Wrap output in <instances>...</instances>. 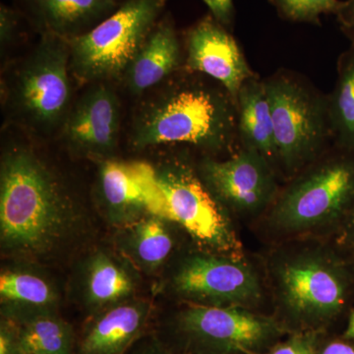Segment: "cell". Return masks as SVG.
Wrapping results in <instances>:
<instances>
[{
	"instance_id": "obj_30",
	"label": "cell",
	"mask_w": 354,
	"mask_h": 354,
	"mask_svg": "<svg viewBox=\"0 0 354 354\" xmlns=\"http://www.w3.org/2000/svg\"><path fill=\"white\" fill-rule=\"evenodd\" d=\"M209 7L212 15L225 28L230 27L234 19V0H203Z\"/></svg>"
},
{
	"instance_id": "obj_15",
	"label": "cell",
	"mask_w": 354,
	"mask_h": 354,
	"mask_svg": "<svg viewBox=\"0 0 354 354\" xmlns=\"http://www.w3.org/2000/svg\"><path fill=\"white\" fill-rule=\"evenodd\" d=\"M152 306L127 300L92 315L77 341V354H125L144 335Z\"/></svg>"
},
{
	"instance_id": "obj_20",
	"label": "cell",
	"mask_w": 354,
	"mask_h": 354,
	"mask_svg": "<svg viewBox=\"0 0 354 354\" xmlns=\"http://www.w3.org/2000/svg\"><path fill=\"white\" fill-rule=\"evenodd\" d=\"M2 317L19 322L28 317L55 311L58 293L55 286L38 272L9 269L0 276Z\"/></svg>"
},
{
	"instance_id": "obj_17",
	"label": "cell",
	"mask_w": 354,
	"mask_h": 354,
	"mask_svg": "<svg viewBox=\"0 0 354 354\" xmlns=\"http://www.w3.org/2000/svg\"><path fill=\"white\" fill-rule=\"evenodd\" d=\"M181 46L171 16L160 18L122 78L133 95L150 90L178 68Z\"/></svg>"
},
{
	"instance_id": "obj_11",
	"label": "cell",
	"mask_w": 354,
	"mask_h": 354,
	"mask_svg": "<svg viewBox=\"0 0 354 354\" xmlns=\"http://www.w3.org/2000/svg\"><path fill=\"white\" fill-rule=\"evenodd\" d=\"M198 174L232 220L252 227L264 216L279 190L281 177L260 153L241 148L225 160L203 158Z\"/></svg>"
},
{
	"instance_id": "obj_3",
	"label": "cell",
	"mask_w": 354,
	"mask_h": 354,
	"mask_svg": "<svg viewBox=\"0 0 354 354\" xmlns=\"http://www.w3.org/2000/svg\"><path fill=\"white\" fill-rule=\"evenodd\" d=\"M354 209V151L324 153L286 181L252 230L268 246L295 239H332Z\"/></svg>"
},
{
	"instance_id": "obj_16",
	"label": "cell",
	"mask_w": 354,
	"mask_h": 354,
	"mask_svg": "<svg viewBox=\"0 0 354 354\" xmlns=\"http://www.w3.org/2000/svg\"><path fill=\"white\" fill-rule=\"evenodd\" d=\"M21 3L41 34L65 39L90 31L120 6L114 0H21Z\"/></svg>"
},
{
	"instance_id": "obj_14",
	"label": "cell",
	"mask_w": 354,
	"mask_h": 354,
	"mask_svg": "<svg viewBox=\"0 0 354 354\" xmlns=\"http://www.w3.org/2000/svg\"><path fill=\"white\" fill-rule=\"evenodd\" d=\"M120 127V100L113 88L100 84L86 92L67 113L62 134L74 150L106 158L118 147Z\"/></svg>"
},
{
	"instance_id": "obj_10",
	"label": "cell",
	"mask_w": 354,
	"mask_h": 354,
	"mask_svg": "<svg viewBox=\"0 0 354 354\" xmlns=\"http://www.w3.org/2000/svg\"><path fill=\"white\" fill-rule=\"evenodd\" d=\"M16 76L11 91L15 113L28 127L50 131L64 123L70 102V46L44 32Z\"/></svg>"
},
{
	"instance_id": "obj_8",
	"label": "cell",
	"mask_w": 354,
	"mask_h": 354,
	"mask_svg": "<svg viewBox=\"0 0 354 354\" xmlns=\"http://www.w3.org/2000/svg\"><path fill=\"white\" fill-rule=\"evenodd\" d=\"M167 3V0H124L90 31L67 39L72 75L81 84L123 77Z\"/></svg>"
},
{
	"instance_id": "obj_28",
	"label": "cell",
	"mask_w": 354,
	"mask_h": 354,
	"mask_svg": "<svg viewBox=\"0 0 354 354\" xmlns=\"http://www.w3.org/2000/svg\"><path fill=\"white\" fill-rule=\"evenodd\" d=\"M125 354H180L171 348L160 337L153 335H144L135 342Z\"/></svg>"
},
{
	"instance_id": "obj_13",
	"label": "cell",
	"mask_w": 354,
	"mask_h": 354,
	"mask_svg": "<svg viewBox=\"0 0 354 354\" xmlns=\"http://www.w3.org/2000/svg\"><path fill=\"white\" fill-rule=\"evenodd\" d=\"M187 67L218 81L237 104L239 91L254 73L234 37L212 14L186 32Z\"/></svg>"
},
{
	"instance_id": "obj_25",
	"label": "cell",
	"mask_w": 354,
	"mask_h": 354,
	"mask_svg": "<svg viewBox=\"0 0 354 354\" xmlns=\"http://www.w3.org/2000/svg\"><path fill=\"white\" fill-rule=\"evenodd\" d=\"M324 333L293 332L261 354H318Z\"/></svg>"
},
{
	"instance_id": "obj_27",
	"label": "cell",
	"mask_w": 354,
	"mask_h": 354,
	"mask_svg": "<svg viewBox=\"0 0 354 354\" xmlns=\"http://www.w3.org/2000/svg\"><path fill=\"white\" fill-rule=\"evenodd\" d=\"M20 12L15 9L1 4L0 6V41L1 46L12 43L19 25Z\"/></svg>"
},
{
	"instance_id": "obj_26",
	"label": "cell",
	"mask_w": 354,
	"mask_h": 354,
	"mask_svg": "<svg viewBox=\"0 0 354 354\" xmlns=\"http://www.w3.org/2000/svg\"><path fill=\"white\" fill-rule=\"evenodd\" d=\"M0 354H23L17 324L6 317L0 322Z\"/></svg>"
},
{
	"instance_id": "obj_33",
	"label": "cell",
	"mask_w": 354,
	"mask_h": 354,
	"mask_svg": "<svg viewBox=\"0 0 354 354\" xmlns=\"http://www.w3.org/2000/svg\"><path fill=\"white\" fill-rule=\"evenodd\" d=\"M342 337L354 341V308L349 313L348 326Z\"/></svg>"
},
{
	"instance_id": "obj_21",
	"label": "cell",
	"mask_w": 354,
	"mask_h": 354,
	"mask_svg": "<svg viewBox=\"0 0 354 354\" xmlns=\"http://www.w3.org/2000/svg\"><path fill=\"white\" fill-rule=\"evenodd\" d=\"M172 227L176 225L160 216L147 215L121 227L118 246L123 255L142 271H157L169 260L176 248Z\"/></svg>"
},
{
	"instance_id": "obj_18",
	"label": "cell",
	"mask_w": 354,
	"mask_h": 354,
	"mask_svg": "<svg viewBox=\"0 0 354 354\" xmlns=\"http://www.w3.org/2000/svg\"><path fill=\"white\" fill-rule=\"evenodd\" d=\"M236 109L237 136L242 148L260 153L279 176L278 150L264 81L256 76L248 79L239 91Z\"/></svg>"
},
{
	"instance_id": "obj_12",
	"label": "cell",
	"mask_w": 354,
	"mask_h": 354,
	"mask_svg": "<svg viewBox=\"0 0 354 354\" xmlns=\"http://www.w3.org/2000/svg\"><path fill=\"white\" fill-rule=\"evenodd\" d=\"M97 193L106 218L116 227H127L147 215L158 216L160 195L153 165L102 160Z\"/></svg>"
},
{
	"instance_id": "obj_2",
	"label": "cell",
	"mask_w": 354,
	"mask_h": 354,
	"mask_svg": "<svg viewBox=\"0 0 354 354\" xmlns=\"http://www.w3.org/2000/svg\"><path fill=\"white\" fill-rule=\"evenodd\" d=\"M81 223L80 207L43 158L27 147L6 151L0 167L2 253L50 258L75 236Z\"/></svg>"
},
{
	"instance_id": "obj_4",
	"label": "cell",
	"mask_w": 354,
	"mask_h": 354,
	"mask_svg": "<svg viewBox=\"0 0 354 354\" xmlns=\"http://www.w3.org/2000/svg\"><path fill=\"white\" fill-rule=\"evenodd\" d=\"M237 136V109L227 91L202 82L174 84L151 100L133 125L137 150L188 144L209 153L230 151Z\"/></svg>"
},
{
	"instance_id": "obj_31",
	"label": "cell",
	"mask_w": 354,
	"mask_h": 354,
	"mask_svg": "<svg viewBox=\"0 0 354 354\" xmlns=\"http://www.w3.org/2000/svg\"><path fill=\"white\" fill-rule=\"evenodd\" d=\"M318 354H354V341L342 337L323 342L321 337Z\"/></svg>"
},
{
	"instance_id": "obj_32",
	"label": "cell",
	"mask_w": 354,
	"mask_h": 354,
	"mask_svg": "<svg viewBox=\"0 0 354 354\" xmlns=\"http://www.w3.org/2000/svg\"><path fill=\"white\" fill-rule=\"evenodd\" d=\"M337 20L349 34L354 32V0H346L337 14Z\"/></svg>"
},
{
	"instance_id": "obj_29",
	"label": "cell",
	"mask_w": 354,
	"mask_h": 354,
	"mask_svg": "<svg viewBox=\"0 0 354 354\" xmlns=\"http://www.w3.org/2000/svg\"><path fill=\"white\" fill-rule=\"evenodd\" d=\"M332 239L354 262V209Z\"/></svg>"
},
{
	"instance_id": "obj_22",
	"label": "cell",
	"mask_w": 354,
	"mask_h": 354,
	"mask_svg": "<svg viewBox=\"0 0 354 354\" xmlns=\"http://www.w3.org/2000/svg\"><path fill=\"white\" fill-rule=\"evenodd\" d=\"M15 323L23 354H77L75 334L57 311L36 314Z\"/></svg>"
},
{
	"instance_id": "obj_7",
	"label": "cell",
	"mask_w": 354,
	"mask_h": 354,
	"mask_svg": "<svg viewBox=\"0 0 354 354\" xmlns=\"http://www.w3.org/2000/svg\"><path fill=\"white\" fill-rule=\"evenodd\" d=\"M155 171L160 195L158 216L181 228L198 248L245 255L234 221L203 183L196 167L185 158H171Z\"/></svg>"
},
{
	"instance_id": "obj_1",
	"label": "cell",
	"mask_w": 354,
	"mask_h": 354,
	"mask_svg": "<svg viewBox=\"0 0 354 354\" xmlns=\"http://www.w3.org/2000/svg\"><path fill=\"white\" fill-rule=\"evenodd\" d=\"M260 259L272 315L290 333H325L353 300L354 262L332 239L272 244Z\"/></svg>"
},
{
	"instance_id": "obj_6",
	"label": "cell",
	"mask_w": 354,
	"mask_h": 354,
	"mask_svg": "<svg viewBox=\"0 0 354 354\" xmlns=\"http://www.w3.org/2000/svg\"><path fill=\"white\" fill-rule=\"evenodd\" d=\"M169 329L180 354H261L290 334L272 314L195 304H183Z\"/></svg>"
},
{
	"instance_id": "obj_34",
	"label": "cell",
	"mask_w": 354,
	"mask_h": 354,
	"mask_svg": "<svg viewBox=\"0 0 354 354\" xmlns=\"http://www.w3.org/2000/svg\"><path fill=\"white\" fill-rule=\"evenodd\" d=\"M351 39H353V46H351V50L354 51V32L353 34H351Z\"/></svg>"
},
{
	"instance_id": "obj_19",
	"label": "cell",
	"mask_w": 354,
	"mask_h": 354,
	"mask_svg": "<svg viewBox=\"0 0 354 354\" xmlns=\"http://www.w3.org/2000/svg\"><path fill=\"white\" fill-rule=\"evenodd\" d=\"M83 297L91 315L129 300L136 288L132 272L120 260L97 251L86 261Z\"/></svg>"
},
{
	"instance_id": "obj_35",
	"label": "cell",
	"mask_w": 354,
	"mask_h": 354,
	"mask_svg": "<svg viewBox=\"0 0 354 354\" xmlns=\"http://www.w3.org/2000/svg\"><path fill=\"white\" fill-rule=\"evenodd\" d=\"M114 1H118V0H114Z\"/></svg>"
},
{
	"instance_id": "obj_24",
	"label": "cell",
	"mask_w": 354,
	"mask_h": 354,
	"mask_svg": "<svg viewBox=\"0 0 354 354\" xmlns=\"http://www.w3.org/2000/svg\"><path fill=\"white\" fill-rule=\"evenodd\" d=\"M270 2L285 19L311 24H320L322 15H337L344 4L341 0H270Z\"/></svg>"
},
{
	"instance_id": "obj_9",
	"label": "cell",
	"mask_w": 354,
	"mask_h": 354,
	"mask_svg": "<svg viewBox=\"0 0 354 354\" xmlns=\"http://www.w3.org/2000/svg\"><path fill=\"white\" fill-rule=\"evenodd\" d=\"M278 150L279 176L286 181L327 152L332 140L328 99L293 77L264 81Z\"/></svg>"
},
{
	"instance_id": "obj_23",
	"label": "cell",
	"mask_w": 354,
	"mask_h": 354,
	"mask_svg": "<svg viewBox=\"0 0 354 354\" xmlns=\"http://www.w3.org/2000/svg\"><path fill=\"white\" fill-rule=\"evenodd\" d=\"M328 115L334 146L354 151V51L351 48L339 60L337 84L328 97Z\"/></svg>"
},
{
	"instance_id": "obj_5",
	"label": "cell",
	"mask_w": 354,
	"mask_h": 354,
	"mask_svg": "<svg viewBox=\"0 0 354 354\" xmlns=\"http://www.w3.org/2000/svg\"><path fill=\"white\" fill-rule=\"evenodd\" d=\"M167 288L183 304L261 311L270 302L260 258L209 252L196 246L176 261Z\"/></svg>"
}]
</instances>
